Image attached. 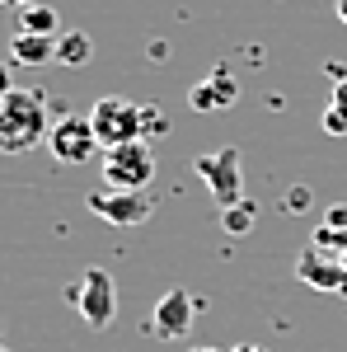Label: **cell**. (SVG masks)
<instances>
[{
  "label": "cell",
  "mask_w": 347,
  "mask_h": 352,
  "mask_svg": "<svg viewBox=\"0 0 347 352\" xmlns=\"http://www.w3.org/2000/svg\"><path fill=\"white\" fill-rule=\"evenodd\" d=\"M282 207H287L291 217H300V212H310V207H315V192L305 188V184H295V188H287V197H282Z\"/></svg>",
  "instance_id": "17"
},
{
  "label": "cell",
  "mask_w": 347,
  "mask_h": 352,
  "mask_svg": "<svg viewBox=\"0 0 347 352\" xmlns=\"http://www.w3.org/2000/svg\"><path fill=\"white\" fill-rule=\"evenodd\" d=\"M221 226H225V235H249V230H254V202L225 207V212H221Z\"/></svg>",
  "instance_id": "15"
},
{
  "label": "cell",
  "mask_w": 347,
  "mask_h": 352,
  "mask_svg": "<svg viewBox=\"0 0 347 352\" xmlns=\"http://www.w3.org/2000/svg\"><path fill=\"white\" fill-rule=\"evenodd\" d=\"M104 179H108V188L146 192V184L155 179V151H150V141H127V146L104 151Z\"/></svg>",
  "instance_id": "5"
},
{
  "label": "cell",
  "mask_w": 347,
  "mask_h": 352,
  "mask_svg": "<svg viewBox=\"0 0 347 352\" xmlns=\"http://www.w3.org/2000/svg\"><path fill=\"white\" fill-rule=\"evenodd\" d=\"M295 277H300L305 287H315V292H338V296H347V268H343V258L324 254V249H315V244L295 258Z\"/></svg>",
  "instance_id": "9"
},
{
  "label": "cell",
  "mask_w": 347,
  "mask_h": 352,
  "mask_svg": "<svg viewBox=\"0 0 347 352\" xmlns=\"http://www.w3.org/2000/svg\"><path fill=\"white\" fill-rule=\"evenodd\" d=\"M333 10H338V19H343V28H347V0H338Z\"/></svg>",
  "instance_id": "22"
},
{
  "label": "cell",
  "mask_w": 347,
  "mask_h": 352,
  "mask_svg": "<svg viewBox=\"0 0 347 352\" xmlns=\"http://www.w3.org/2000/svg\"><path fill=\"white\" fill-rule=\"evenodd\" d=\"M89 212L108 226H117V230H132V226H146L150 221V197L146 192H127V188H99L89 192Z\"/></svg>",
  "instance_id": "7"
},
{
  "label": "cell",
  "mask_w": 347,
  "mask_h": 352,
  "mask_svg": "<svg viewBox=\"0 0 347 352\" xmlns=\"http://www.w3.org/2000/svg\"><path fill=\"white\" fill-rule=\"evenodd\" d=\"M47 151H52L56 164H89L104 146L94 136L89 113H61L52 122V132H47Z\"/></svg>",
  "instance_id": "4"
},
{
  "label": "cell",
  "mask_w": 347,
  "mask_h": 352,
  "mask_svg": "<svg viewBox=\"0 0 347 352\" xmlns=\"http://www.w3.org/2000/svg\"><path fill=\"white\" fill-rule=\"evenodd\" d=\"M320 122L328 136H347V76L333 80V94H328V109H324Z\"/></svg>",
  "instance_id": "14"
},
{
  "label": "cell",
  "mask_w": 347,
  "mask_h": 352,
  "mask_svg": "<svg viewBox=\"0 0 347 352\" xmlns=\"http://www.w3.org/2000/svg\"><path fill=\"white\" fill-rule=\"evenodd\" d=\"M338 258H343V268H347V249H343V254H338Z\"/></svg>",
  "instance_id": "24"
},
{
  "label": "cell",
  "mask_w": 347,
  "mask_h": 352,
  "mask_svg": "<svg viewBox=\"0 0 347 352\" xmlns=\"http://www.w3.org/2000/svg\"><path fill=\"white\" fill-rule=\"evenodd\" d=\"M10 94H14V71H10V61L0 56V104H5Z\"/></svg>",
  "instance_id": "19"
},
{
  "label": "cell",
  "mask_w": 347,
  "mask_h": 352,
  "mask_svg": "<svg viewBox=\"0 0 347 352\" xmlns=\"http://www.w3.org/2000/svg\"><path fill=\"white\" fill-rule=\"evenodd\" d=\"M0 5H5V10H14V14H19V10H24V5H33V0H0Z\"/></svg>",
  "instance_id": "20"
},
{
  "label": "cell",
  "mask_w": 347,
  "mask_h": 352,
  "mask_svg": "<svg viewBox=\"0 0 347 352\" xmlns=\"http://www.w3.org/2000/svg\"><path fill=\"white\" fill-rule=\"evenodd\" d=\"M89 122H94V136H99L104 151L127 146V141H141V104L122 99V94H104V99H94Z\"/></svg>",
  "instance_id": "3"
},
{
  "label": "cell",
  "mask_w": 347,
  "mask_h": 352,
  "mask_svg": "<svg viewBox=\"0 0 347 352\" xmlns=\"http://www.w3.org/2000/svg\"><path fill=\"white\" fill-rule=\"evenodd\" d=\"M61 14H56L52 5H43V0H33L19 10V33H38V38H61Z\"/></svg>",
  "instance_id": "12"
},
{
  "label": "cell",
  "mask_w": 347,
  "mask_h": 352,
  "mask_svg": "<svg viewBox=\"0 0 347 352\" xmlns=\"http://www.w3.org/2000/svg\"><path fill=\"white\" fill-rule=\"evenodd\" d=\"M76 310H80V320L89 329H108L113 320H117V287H113V277H108L104 268H89L76 282Z\"/></svg>",
  "instance_id": "6"
},
{
  "label": "cell",
  "mask_w": 347,
  "mask_h": 352,
  "mask_svg": "<svg viewBox=\"0 0 347 352\" xmlns=\"http://www.w3.org/2000/svg\"><path fill=\"white\" fill-rule=\"evenodd\" d=\"M320 226H324V230H333V235H347V202H333V207H324Z\"/></svg>",
  "instance_id": "18"
},
{
  "label": "cell",
  "mask_w": 347,
  "mask_h": 352,
  "mask_svg": "<svg viewBox=\"0 0 347 352\" xmlns=\"http://www.w3.org/2000/svg\"><path fill=\"white\" fill-rule=\"evenodd\" d=\"M0 352H10V348H5V343H0Z\"/></svg>",
  "instance_id": "25"
},
{
  "label": "cell",
  "mask_w": 347,
  "mask_h": 352,
  "mask_svg": "<svg viewBox=\"0 0 347 352\" xmlns=\"http://www.w3.org/2000/svg\"><path fill=\"white\" fill-rule=\"evenodd\" d=\"M192 169H197V179L207 184V192L216 197L221 212L235 207V202H244V160H240L235 146H221V151H212V155H197Z\"/></svg>",
  "instance_id": "2"
},
{
  "label": "cell",
  "mask_w": 347,
  "mask_h": 352,
  "mask_svg": "<svg viewBox=\"0 0 347 352\" xmlns=\"http://www.w3.org/2000/svg\"><path fill=\"white\" fill-rule=\"evenodd\" d=\"M192 352H225V348H192Z\"/></svg>",
  "instance_id": "23"
},
{
  "label": "cell",
  "mask_w": 347,
  "mask_h": 352,
  "mask_svg": "<svg viewBox=\"0 0 347 352\" xmlns=\"http://www.w3.org/2000/svg\"><path fill=\"white\" fill-rule=\"evenodd\" d=\"M56 61H61V66H89V61H94V38L80 33V28H66V33L56 38Z\"/></svg>",
  "instance_id": "13"
},
{
  "label": "cell",
  "mask_w": 347,
  "mask_h": 352,
  "mask_svg": "<svg viewBox=\"0 0 347 352\" xmlns=\"http://www.w3.org/2000/svg\"><path fill=\"white\" fill-rule=\"evenodd\" d=\"M235 99H240V85L230 80V71H225V66H216V71H212V76H207V80H197V85H192V89H188V104H192V109H197V113H212V109H230Z\"/></svg>",
  "instance_id": "10"
},
{
  "label": "cell",
  "mask_w": 347,
  "mask_h": 352,
  "mask_svg": "<svg viewBox=\"0 0 347 352\" xmlns=\"http://www.w3.org/2000/svg\"><path fill=\"white\" fill-rule=\"evenodd\" d=\"M10 61H19V66H47V61H56V38H38V33H19L14 28Z\"/></svg>",
  "instance_id": "11"
},
{
  "label": "cell",
  "mask_w": 347,
  "mask_h": 352,
  "mask_svg": "<svg viewBox=\"0 0 347 352\" xmlns=\"http://www.w3.org/2000/svg\"><path fill=\"white\" fill-rule=\"evenodd\" d=\"M230 352H267V348H258V343H240V348H230Z\"/></svg>",
  "instance_id": "21"
},
{
  "label": "cell",
  "mask_w": 347,
  "mask_h": 352,
  "mask_svg": "<svg viewBox=\"0 0 347 352\" xmlns=\"http://www.w3.org/2000/svg\"><path fill=\"white\" fill-rule=\"evenodd\" d=\"M192 320H197V300L188 296L183 287H169V292L155 300V310H150V329H155L160 338H188Z\"/></svg>",
  "instance_id": "8"
},
{
  "label": "cell",
  "mask_w": 347,
  "mask_h": 352,
  "mask_svg": "<svg viewBox=\"0 0 347 352\" xmlns=\"http://www.w3.org/2000/svg\"><path fill=\"white\" fill-rule=\"evenodd\" d=\"M52 122L56 118L43 89H14L0 104V155H24L33 146H47Z\"/></svg>",
  "instance_id": "1"
},
{
  "label": "cell",
  "mask_w": 347,
  "mask_h": 352,
  "mask_svg": "<svg viewBox=\"0 0 347 352\" xmlns=\"http://www.w3.org/2000/svg\"><path fill=\"white\" fill-rule=\"evenodd\" d=\"M160 136H169V118H164V109L141 104V141H160Z\"/></svg>",
  "instance_id": "16"
}]
</instances>
